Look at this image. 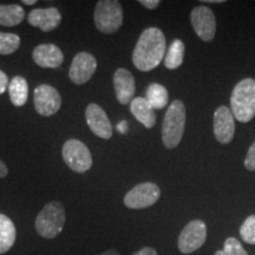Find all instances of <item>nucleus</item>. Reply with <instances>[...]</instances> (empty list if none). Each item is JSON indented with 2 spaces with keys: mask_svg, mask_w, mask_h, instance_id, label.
I'll use <instances>...</instances> for the list:
<instances>
[{
  "mask_svg": "<svg viewBox=\"0 0 255 255\" xmlns=\"http://www.w3.org/2000/svg\"><path fill=\"white\" fill-rule=\"evenodd\" d=\"M167 40L159 28L148 27L142 32L132 52V63L139 71L148 72L157 68L165 56Z\"/></svg>",
  "mask_w": 255,
  "mask_h": 255,
  "instance_id": "nucleus-1",
  "label": "nucleus"
},
{
  "mask_svg": "<svg viewBox=\"0 0 255 255\" xmlns=\"http://www.w3.org/2000/svg\"><path fill=\"white\" fill-rule=\"evenodd\" d=\"M231 111L234 119L247 123L255 116V79L245 78L235 85L231 96Z\"/></svg>",
  "mask_w": 255,
  "mask_h": 255,
  "instance_id": "nucleus-2",
  "label": "nucleus"
},
{
  "mask_svg": "<svg viewBox=\"0 0 255 255\" xmlns=\"http://www.w3.org/2000/svg\"><path fill=\"white\" fill-rule=\"evenodd\" d=\"M186 128V107L183 102L175 100L169 105L162 124V142L167 149H174L182 141Z\"/></svg>",
  "mask_w": 255,
  "mask_h": 255,
  "instance_id": "nucleus-3",
  "label": "nucleus"
},
{
  "mask_svg": "<svg viewBox=\"0 0 255 255\" xmlns=\"http://www.w3.org/2000/svg\"><path fill=\"white\" fill-rule=\"evenodd\" d=\"M66 221L65 208L59 201H51L37 215L34 227L41 238L55 239L63 232Z\"/></svg>",
  "mask_w": 255,
  "mask_h": 255,
  "instance_id": "nucleus-4",
  "label": "nucleus"
},
{
  "mask_svg": "<svg viewBox=\"0 0 255 255\" xmlns=\"http://www.w3.org/2000/svg\"><path fill=\"white\" fill-rule=\"evenodd\" d=\"M123 7L117 0H100L95 7L94 20L102 33H115L123 24Z\"/></svg>",
  "mask_w": 255,
  "mask_h": 255,
  "instance_id": "nucleus-5",
  "label": "nucleus"
},
{
  "mask_svg": "<svg viewBox=\"0 0 255 255\" xmlns=\"http://www.w3.org/2000/svg\"><path fill=\"white\" fill-rule=\"evenodd\" d=\"M62 156L66 165L75 173L83 174L92 167L91 151L79 139L70 138L64 143Z\"/></svg>",
  "mask_w": 255,
  "mask_h": 255,
  "instance_id": "nucleus-6",
  "label": "nucleus"
},
{
  "mask_svg": "<svg viewBox=\"0 0 255 255\" xmlns=\"http://www.w3.org/2000/svg\"><path fill=\"white\" fill-rule=\"evenodd\" d=\"M161 190L152 182L139 183L129 190L124 196V205L130 209H144L157 202Z\"/></svg>",
  "mask_w": 255,
  "mask_h": 255,
  "instance_id": "nucleus-7",
  "label": "nucleus"
},
{
  "mask_svg": "<svg viewBox=\"0 0 255 255\" xmlns=\"http://www.w3.org/2000/svg\"><path fill=\"white\" fill-rule=\"evenodd\" d=\"M207 240V226L201 220H193L182 229L177 241L181 253L191 254L203 246Z\"/></svg>",
  "mask_w": 255,
  "mask_h": 255,
  "instance_id": "nucleus-8",
  "label": "nucleus"
},
{
  "mask_svg": "<svg viewBox=\"0 0 255 255\" xmlns=\"http://www.w3.org/2000/svg\"><path fill=\"white\" fill-rule=\"evenodd\" d=\"M190 23L197 37L203 41H212L216 33V18L208 6H196L190 13Z\"/></svg>",
  "mask_w": 255,
  "mask_h": 255,
  "instance_id": "nucleus-9",
  "label": "nucleus"
},
{
  "mask_svg": "<svg viewBox=\"0 0 255 255\" xmlns=\"http://www.w3.org/2000/svg\"><path fill=\"white\" fill-rule=\"evenodd\" d=\"M33 103L38 114L50 117L59 111L62 107V96L51 85L40 84L34 89Z\"/></svg>",
  "mask_w": 255,
  "mask_h": 255,
  "instance_id": "nucleus-10",
  "label": "nucleus"
},
{
  "mask_svg": "<svg viewBox=\"0 0 255 255\" xmlns=\"http://www.w3.org/2000/svg\"><path fill=\"white\" fill-rule=\"evenodd\" d=\"M97 69V60L89 52H79L75 56L69 69L70 81L77 85L88 83L95 75Z\"/></svg>",
  "mask_w": 255,
  "mask_h": 255,
  "instance_id": "nucleus-11",
  "label": "nucleus"
},
{
  "mask_svg": "<svg viewBox=\"0 0 255 255\" xmlns=\"http://www.w3.org/2000/svg\"><path fill=\"white\" fill-rule=\"evenodd\" d=\"M85 120L89 128L96 136L109 139L113 136V126L105 111L98 104L91 103L85 110Z\"/></svg>",
  "mask_w": 255,
  "mask_h": 255,
  "instance_id": "nucleus-12",
  "label": "nucleus"
},
{
  "mask_svg": "<svg viewBox=\"0 0 255 255\" xmlns=\"http://www.w3.org/2000/svg\"><path fill=\"white\" fill-rule=\"evenodd\" d=\"M213 126L216 141L221 144L232 142L235 133V119L229 108L222 105L215 110Z\"/></svg>",
  "mask_w": 255,
  "mask_h": 255,
  "instance_id": "nucleus-13",
  "label": "nucleus"
},
{
  "mask_svg": "<svg viewBox=\"0 0 255 255\" xmlns=\"http://www.w3.org/2000/svg\"><path fill=\"white\" fill-rule=\"evenodd\" d=\"M28 24L38 27L43 32H51L56 30L62 21V14L56 7L34 8L27 14Z\"/></svg>",
  "mask_w": 255,
  "mask_h": 255,
  "instance_id": "nucleus-14",
  "label": "nucleus"
},
{
  "mask_svg": "<svg viewBox=\"0 0 255 255\" xmlns=\"http://www.w3.org/2000/svg\"><path fill=\"white\" fill-rule=\"evenodd\" d=\"M114 88L117 101L121 104L126 105L131 103L136 91L135 77L129 70L123 68L117 69L114 75Z\"/></svg>",
  "mask_w": 255,
  "mask_h": 255,
  "instance_id": "nucleus-15",
  "label": "nucleus"
},
{
  "mask_svg": "<svg viewBox=\"0 0 255 255\" xmlns=\"http://www.w3.org/2000/svg\"><path fill=\"white\" fill-rule=\"evenodd\" d=\"M33 62L44 69H57L64 62V53L55 44H40L32 52Z\"/></svg>",
  "mask_w": 255,
  "mask_h": 255,
  "instance_id": "nucleus-16",
  "label": "nucleus"
},
{
  "mask_svg": "<svg viewBox=\"0 0 255 255\" xmlns=\"http://www.w3.org/2000/svg\"><path fill=\"white\" fill-rule=\"evenodd\" d=\"M130 111L133 117L142 123L146 129H151L156 124V114L145 98L136 97L130 103Z\"/></svg>",
  "mask_w": 255,
  "mask_h": 255,
  "instance_id": "nucleus-17",
  "label": "nucleus"
},
{
  "mask_svg": "<svg viewBox=\"0 0 255 255\" xmlns=\"http://www.w3.org/2000/svg\"><path fill=\"white\" fill-rule=\"evenodd\" d=\"M17 231L13 221L4 214H0V255L5 254L13 247Z\"/></svg>",
  "mask_w": 255,
  "mask_h": 255,
  "instance_id": "nucleus-18",
  "label": "nucleus"
},
{
  "mask_svg": "<svg viewBox=\"0 0 255 255\" xmlns=\"http://www.w3.org/2000/svg\"><path fill=\"white\" fill-rule=\"evenodd\" d=\"M9 100L14 107H23L28 98L27 81L21 76H15L8 83Z\"/></svg>",
  "mask_w": 255,
  "mask_h": 255,
  "instance_id": "nucleus-19",
  "label": "nucleus"
},
{
  "mask_svg": "<svg viewBox=\"0 0 255 255\" xmlns=\"http://www.w3.org/2000/svg\"><path fill=\"white\" fill-rule=\"evenodd\" d=\"M25 9L23 6L17 4L2 5L0 4V25L13 27L21 24L25 19Z\"/></svg>",
  "mask_w": 255,
  "mask_h": 255,
  "instance_id": "nucleus-20",
  "label": "nucleus"
},
{
  "mask_svg": "<svg viewBox=\"0 0 255 255\" xmlns=\"http://www.w3.org/2000/svg\"><path fill=\"white\" fill-rule=\"evenodd\" d=\"M145 100L151 105L152 109H163L168 105L169 94L168 90L159 83H152L146 89Z\"/></svg>",
  "mask_w": 255,
  "mask_h": 255,
  "instance_id": "nucleus-21",
  "label": "nucleus"
},
{
  "mask_svg": "<svg viewBox=\"0 0 255 255\" xmlns=\"http://www.w3.org/2000/svg\"><path fill=\"white\" fill-rule=\"evenodd\" d=\"M184 57V44L182 40L175 39L170 44L164 56V65L169 70L180 68L183 63Z\"/></svg>",
  "mask_w": 255,
  "mask_h": 255,
  "instance_id": "nucleus-22",
  "label": "nucleus"
},
{
  "mask_svg": "<svg viewBox=\"0 0 255 255\" xmlns=\"http://www.w3.org/2000/svg\"><path fill=\"white\" fill-rule=\"evenodd\" d=\"M19 46H20V37L18 34L0 32V55H12L19 49Z\"/></svg>",
  "mask_w": 255,
  "mask_h": 255,
  "instance_id": "nucleus-23",
  "label": "nucleus"
},
{
  "mask_svg": "<svg viewBox=\"0 0 255 255\" xmlns=\"http://www.w3.org/2000/svg\"><path fill=\"white\" fill-rule=\"evenodd\" d=\"M214 255H248V253L238 239L228 238L223 245V250L216 251Z\"/></svg>",
  "mask_w": 255,
  "mask_h": 255,
  "instance_id": "nucleus-24",
  "label": "nucleus"
},
{
  "mask_svg": "<svg viewBox=\"0 0 255 255\" xmlns=\"http://www.w3.org/2000/svg\"><path fill=\"white\" fill-rule=\"evenodd\" d=\"M240 237L248 245H255V215L245 220L240 227Z\"/></svg>",
  "mask_w": 255,
  "mask_h": 255,
  "instance_id": "nucleus-25",
  "label": "nucleus"
},
{
  "mask_svg": "<svg viewBox=\"0 0 255 255\" xmlns=\"http://www.w3.org/2000/svg\"><path fill=\"white\" fill-rule=\"evenodd\" d=\"M245 167L248 170L255 171V141L252 143L250 149H248L246 158H245Z\"/></svg>",
  "mask_w": 255,
  "mask_h": 255,
  "instance_id": "nucleus-26",
  "label": "nucleus"
},
{
  "mask_svg": "<svg viewBox=\"0 0 255 255\" xmlns=\"http://www.w3.org/2000/svg\"><path fill=\"white\" fill-rule=\"evenodd\" d=\"M8 88V77L4 71L0 70V95H2Z\"/></svg>",
  "mask_w": 255,
  "mask_h": 255,
  "instance_id": "nucleus-27",
  "label": "nucleus"
},
{
  "mask_svg": "<svg viewBox=\"0 0 255 255\" xmlns=\"http://www.w3.org/2000/svg\"><path fill=\"white\" fill-rule=\"evenodd\" d=\"M138 2L148 9H154L159 5L158 0H139Z\"/></svg>",
  "mask_w": 255,
  "mask_h": 255,
  "instance_id": "nucleus-28",
  "label": "nucleus"
},
{
  "mask_svg": "<svg viewBox=\"0 0 255 255\" xmlns=\"http://www.w3.org/2000/svg\"><path fill=\"white\" fill-rule=\"evenodd\" d=\"M132 255H158V254H157V252L154 250V248L144 247V248H142V250L135 252Z\"/></svg>",
  "mask_w": 255,
  "mask_h": 255,
  "instance_id": "nucleus-29",
  "label": "nucleus"
},
{
  "mask_svg": "<svg viewBox=\"0 0 255 255\" xmlns=\"http://www.w3.org/2000/svg\"><path fill=\"white\" fill-rule=\"evenodd\" d=\"M7 174H8L7 167H6V164L1 161V159H0V178L6 177L7 176Z\"/></svg>",
  "mask_w": 255,
  "mask_h": 255,
  "instance_id": "nucleus-30",
  "label": "nucleus"
},
{
  "mask_svg": "<svg viewBox=\"0 0 255 255\" xmlns=\"http://www.w3.org/2000/svg\"><path fill=\"white\" fill-rule=\"evenodd\" d=\"M98 255H120V253L116 250H108V251H105V252H103V253H101Z\"/></svg>",
  "mask_w": 255,
  "mask_h": 255,
  "instance_id": "nucleus-31",
  "label": "nucleus"
},
{
  "mask_svg": "<svg viewBox=\"0 0 255 255\" xmlns=\"http://www.w3.org/2000/svg\"><path fill=\"white\" fill-rule=\"evenodd\" d=\"M119 130L120 132H126L127 131V122H122L119 124Z\"/></svg>",
  "mask_w": 255,
  "mask_h": 255,
  "instance_id": "nucleus-32",
  "label": "nucleus"
},
{
  "mask_svg": "<svg viewBox=\"0 0 255 255\" xmlns=\"http://www.w3.org/2000/svg\"><path fill=\"white\" fill-rule=\"evenodd\" d=\"M203 2H206V4H218V2H223L222 0H205Z\"/></svg>",
  "mask_w": 255,
  "mask_h": 255,
  "instance_id": "nucleus-33",
  "label": "nucleus"
},
{
  "mask_svg": "<svg viewBox=\"0 0 255 255\" xmlns=\"http://www.w3.org/2000/svg\"><path fill=\"white\" fill-rule=\"evenodd\" d=\"M37 2V0H24L23 1V4H25V5H34Z\"/></svg>",
  "mask_w": 255,
  "mask_h": 255,
  "instance_id": "nucleus-34",
  "label": "nucleus"
}]
</instances>
